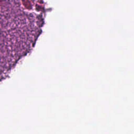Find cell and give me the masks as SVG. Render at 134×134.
<instances>
[]
</instances>
